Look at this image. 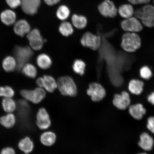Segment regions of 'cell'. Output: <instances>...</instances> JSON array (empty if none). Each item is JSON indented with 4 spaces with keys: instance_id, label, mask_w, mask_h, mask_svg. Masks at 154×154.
Masks as SVG:
<instances>
[{
    "instance_id": "1",
    "label": "cell",
    "mask_w": 154,
    "mask_h": 154,
    "mask_svg": "<svg viewBox=\"0 0 154 154\" xmlns=\"http://www.w3.org/2000/svg\"><path fill=\"white\" fill-rule=\"evenodd\" d=\"M134 16L139 19L143 26L154 27V5L149 4L135 11Z\"/></svg>"
},
{
    "instance_id": "42",
    "label": "cell",
    "mask_w": 154,
    "mask_h": 154,
    "mask_svg": "<svg viewBox=\"0 0 154 154\" xmlns=\"http://www.w3.org/2000/svg\"><path fill=\"white\" fill-rule=\"evenodd\" d=\"M24 154H28L24 153Z\"/></svg>"
},
{
    "instance_id": "38",
    "label": "cell",
    "mask_w": 154,
    "mask_h": 154,
    "mask_svg": "<svg viewBox=\"0 0 154 154\" xmlns=\"http://www.w3.org/2000/svg\"><path fill=\"white\" fill-rule=\"evenodd\" d=\"M147 100L149 103L154 106V92H151L148 96Z\"/></svg>"
},
{
    "instance_id": "5",
    "label": "cell",
    "mask_w": 154,
    "mask_h": 154,
    "mask_svg": "<svg viewBox=\"0 0 154 154\" xmlns=\"http://www.w3.org/2000/svg\"><path fill=\"white\" fill-rule=\"evenodd\" d=\"M20 93L25 100L34 104L40 103L46 96L45 90L40 87L36 88L33 90H23Z\"/></svg>"
},
{
    "instance_id": "13",
    "label": "cell",
    "mask_w": 154,
    "mask_h": 154,
    "mask_svg": "<svg viewBox=\"0 0 154 154\" xmlns=\"http://www.w3.org/2000/svg\"><path fill=\"white\" fill-rule=\"evenodd\" d=\"M40 4V0H21L23 11L26 14L33 15L37 12Z\"/></svg>"
},
{
    "instance_id": "29",
    "label": "cell",
    "mask_w": 154,
    "mask_h": 154,
    "mask_svg": "<svg viewBox=\"0 0 154 154\" xmlns=\"http://www.w3.org/2000/svg\"><path fill=\"white\" fill-rule=\"evenodd\" d=\"M86 67V63L80 59H76L73 63L72 69L76 74L83 75L85 72Z\"/></svg>"
},
{
    "instance_id": "25",
    "label": "cell",
    "mask_w": 154,
    "mask_h": 154,
    "mask_svg": "<svg viewBox=\"0 0 154 154\" xmlns=\"http://www.w3.org/2000/svg\"><path fill=\"white\" fill-rule=\"evenodd\" d=\"M2 66L6 72H13L17 67V61L15 57L10 56L5 57L3 61Z\"/></svg>"
},
{
    "instance_id": "32",
    "label": "cell",
    "mask_w": 154,
    "mask_h": 154,
    "mask_svg": "<svg viewBox=\"0 0 154 154\" xmlns=\"http://www.w3.org/2000/svg\"><path fill=\"white\" fill-rule=\"evenodd\" d=\"M15 92L13 88L9 86L0 87V97L12 98L14 96Z\"/></svg>"
},
{
    "instance_id": "30",
    "label": "cell",
    "mask_w": 154,
    "mask_h": 154,
    "mask_svg": "<svg viewBox=\"0 0 154 154\" xmlns=\"http://www.w3.org/2000/svg\"><path fill=\"white\" fill-rule=\"evenodd\" d=\"M59 31L61 34L65 36H68L72 35L74 32V29L70 23L63 22L60 25Z\"/></svg>"
},
{
    "instance_id": "20",
    "label": "cell",
    "mask_w": 154,
    "mask_h": 154,
    "mask_svg": "<svg viewBox=\"0 0 154 154\" xmlns=\"http://www.w3.org/2000/svg\"><path fill=\"white\" fill-rule=\"evenodd\" d=\"M57 140L56 135L53 132H44L40 137V141L44 146H51L55 143Z\"/></svg>"
},
{
    "instance_id": "2",
    "label": "cell",
    "mask_w": 154,
    "mask_h": 154,
    "mask_svg": "<svg viewBox=\"0 0 154 154\" xmlns=\"http://www.w3.org/2000/svg\"><path fill=\"white\" fill-rule=\"evenodd\" d=\"M141 40L137 33L126 32L123 35L121 46L125 51L132 53L139 49Z\"/></svg>"
},
{
    "instance_id": "10",
    "label": "cell",
    "mask_w": 154,
    "mask_h": 154,
    "mask_svg": "<svg viewBox=\"0 0 154 154\" xmlns=\"http://www.w3.org/2000/svg\"><path fill=\"white\" fill-rule=\"evenodd\" d=\"M27 38L32 49L39 51L43 48L45 40L43 39L39 31L37 29L31 31L28 34Z\"/></svg>"
},
{
    "instance_id": "6",
    "label": "cell",
    "mask_w": 154,
    "mask_h": 154,
    "mask_svg": "<svg viewBox=\"0 0 154 154\" xmlns=\"http://www.w3.org/2000/svg\"><path fill=\"white\" fill-rule=\"evenodd\" d=\"M80 43L84 47L90 48L93 51L99 49L101 43L100 36L86 32L81 38Z\"/></svg>"
},
{
    "instance_id": "9",
    "label": "cell",
    "mask_w": 154,
    "mask_h": 154,
    "mask_svg": "<svg viewBox=\"0 0 154 154\" xmlns=\"http://www.w3.org/2000/svg\"><path fill=\"white\" fill-rule=\"evenodd\" d=\"M131 102L129 94L125 91H122L121 94H115L112 101L114 106L121 110L128 108L130 106Z\"/></svg>"
},
{
    "instance_id": "36",
    "label": "cell",
    "mask_w": 154,
    "mask_h": 154,
    "mask_svg": "<svg viewBox=\"0 0 154 154\" xmlns=\"http://www.w3.org/2000/svg\"><path fill=\"white\" fill-rule=\"evenodd\" d=\"M7 3L12 8H16L21 5V0H6Z\"/></svg>"
},
{
    "instance_id": "41",
    "label": "cell",
    "mask_w": 154,
    "mask_h": 154,
    "mask_svg": "<svg viewBox=\"0 0 154 154\" xmlns=\"http://www.w3.org/2000/svg\"><path fill=\"white\" fill-rule=\"evenodd\" d=\"M153 5H154V0H153Z\"/></svg>"
},
{
    "instance_id": "31",
    "label": "cell",
    "mask_w": 154,
    "mask_h": 154,
    "mask_svg": "<svg viewBox=\"0 0 154 154\" xmlns=\"http://www.w3.org/2000/svg\"><path fill=\"white\" fill-rule=\"evenodd\" d=\"M70 11L66 6L62 5L58 9L57 15L60 20H65L68 18L70 15Z\"/></svg>"
},
{
    "instance_id": "24",
    "label": "cell",
    "mask_w": 154,
    "mask_h": 154,
    "mask_svg": "<svg viewBox=\"0 0 154 154\" xmlns=\"http://www.w3.org/2000/svg\"><path fill=\"white\" fill-rule=\"evenodd\" d=\"M16 123V118L12 113H8L0 117V124L5 128H10L14 126Z\"/></svg>"
},
{
    "instance_id": "35",
    "label": "cell",
    "mask_w": 154,
    "mask_h": 154,
    "mask_svg": "<svg viewBox=\"0 0 154 154\" xmlns=\"http://www.w3.org/2000/svg\"><path fill=\"white\" fill-rule=\"evenodd\" d=\"M132 5H146L149 4L151 0H128Z\"/></svg>"
},
{
    "instance_id": "17",
    "label": "cell",
    "mask_w": 154,
    "mask_h": 154,
    "mask_svg": "<svg viewBox=\"0 0 154 154\" xmlns=\"http://www.w3.org/2000/svg\"><path fill=\"white\" fill-rule=\"evenodd\" d=\"M144 86L143 82L142 81L134 79L131 80L129 83L128 89L133 95H139L143 92Z\"/></svg>"
},
{
    "instance_id": "15",
    "label": "cell",
    "mask_w": 154,
    "mask_h": 154,
    "mask_svg": "<svg viewBox=\"0 0 154 154\" xmlns=\"http://www.w3.org/2000/svg\"><path fill=\"white\" fill-rule=\"evenodd\" d=\"M129 113L133 118L140 120L143 119L146 113V109L142 103H138L130 105L128 107Z\"/></svg>"
},
{
    "instance_id": "22",
    "label": "cell",
    "mask_w": 154,
    "mask_h": 154,
    "mask_svg": "<svg viewBox=\"0 0 154 154\" xmlns=\"http://www.w3.org/2000/svg\"><path fill=\"white\" fill-rule=\"evenodd\" d=\"M36 63L40 68L46 70L51 66L52 61L49 55L47 54H42L37 57Z\"/></svg>"
},
{
    "instance_id": "37",
    "label": "cell",
    "mask_w": 154,
    "mask_h": 154,
    "mask_svg": "<svg viewBox=\"0 0 154 154\" xmlns=\"http://www.w3.org/2000/svg\"><path fill=\"white\" fill-rule=\"evenodd\" d=\"M0 154H16L15 150L11 147H6L1 150Z\"/></svg>"
},
{
    "instance_id": "27",
    "label": "cell",
    "mask_w": 154,
    "mask_h": 154,
    "mask_svg": "<svg viewBox=\"0 0 154 154\" xmlns=\"http://www.w3.org/2000/svg\"><path fill=\"white\" fill-rule=\"evenodd\" d=\"M72 22L75 27L82 29L86 27L88 21L85 17L74 14L72 17Z\"/></svg>"
},
{
    "instance_id": "3",
    "label": "cell",
    "mask_w": 154,
    "mask_h": 154,
    "mask_svg": "<svg viewBox=\"0 0 154 154\" xmlns=\"http://www.w3.org/2000/svg\"><path fill=\"white\" fill-rule=\"evenodd\" d=\"M57 88L63 96L74 97L78 92L77 86L74 80L69 76L60 78L57 81Z\"/></svg>"
},
{
    "instance_id": "26",
    "label": "cell",
    "mask_w": 154,
    "mask_h": 154,
    "mask_svg": "<svg viewBox=\"0 0 154 154\" xmlns=\"http://www.w3.org/2000/svg\"><path fill=\"white\" fill-rule=\"evenodd\" d=\"M2 104L4 111L7 113H12L17 109L16 103L11 98H4Z\"/></svg>"
},
{
    "instance_id": "4",
    "label": "cell",
    "mask_w": 154,
    "mask_h": 154,
    "mask_svg": "<svg viewBox=\"0 0 154 154\" xmlns=\"http://www.w3.org/2000/svg\"><path fill=\"white\" fill-rule=\"evenodd\" d=\"M13 54L17 61V68L20 71L32 58L33 52L30 47L17 46L14 48Z\"/></svg>"
},
{
    "instance_id": "12",
    "label": "cell",
    "mask_w": 154,
    "mask_h": 154,
    "mask_svg": "<svg viewBox=\"0 0 154 154\" xmlns=\"http://www.w3.org/2000/svg\"><path fill=\"white\" fill-rule=\"evenodd\" d=\"M36 118V124L40 129L47 130L51 126V122L49 115L44 108H41L38 109Z\"/></svg>"
},
{
    "instance_id": "39",
    "label": "cell",
    "mask_w": 154,
    "mask_h": 154,
    "mask_svg": "<svg viewBox=\"0 0 154 154\" xmlns=\"http://www.w3.org/2000/svg\"><path fill=\"white\" fill-rule=\"evenodd\" d=\"M44 1L48 5L51 6L59 3L60 0H44Z\"/></svg>"
},
{
    "instance_id": "16",
    "label": "cell",
    "mask_w": 154,
    "mask_h": 154,
    "mask_svg": "<svg viewBox=\"0 0 154 154\" xmlns=\"http://www.w3.org/2000/svg\"><path fill=\"white\" fill-rule=\"evenodd\" d=\"M14 30L17 35L23 37L30 31V27L26 20H20L15 24Z\"/></svg>"
},
{
    "instance_id": "33",
    "label": "cell",
    "mask_w": 154,
    "mask_h": 154,
    "mask_svg": "<svg viewBox=\"0 0 154 154\" xmlns=\"http://www.w3.org/2000/svg\"><path fill=\"white\" fill-rule=\"evenodd\" d=\"M140 77L145 80H149L152 75V72L151 69L147 66H142L140 71Z\"/></svg>"
},
{
    "instance_id": "11",
    "label": "cell",
    "mask_w": 154,
    "mask_h": 154,
    "mask_svg": "<svg viewBox=\"0 0 154 154\" xmlns=\"http://www.w3.org/2000/svg\"><path fill=\"white\" fill-rule=\"evenodd\" d=\"M98 9L100 14L105 17L115 18L118 13V9L110 0H105L99 5Z\"/></svg>"
},
{
    "instance_id": "23",
    "label": "cell",
    "mask_w": 154,
    "mask_h": 154,
    "mask_svg": "<svg viewBox=\"0 0 154 154\" xmlns=\"http://www.w3.org/2000/svg\"><path fill=\"white\" fill-rule=\"evenodd\" d=\"M1 18L2 22L4 24L7 26H11L15 22L16 16L13 11L7 10L1 13Z\"/></svg>"
},
{
    "instance_id": "28",
    "label": "cell",
    "mask_w": 154,
    "mask_h": 154,
    "mask_svg": "<svg viewBox=\"0 0 154 154\" xmlns=\"http://www.w3.org/2000/svg\"><path fill=\"white\" fill-rule=\"evenodd\" d=\"M23 74L29 78H35L37 75V70L34 65L29 63H26L22 69Z\"/></svg>"
},
{
    "instance_id": "40",
    "label": "cell",
    "mask_w": 154,
    "mask_h": 154,
    "mask_svg": "<svg viewBox=\"0 0 154 154\" xmlns=\"http://www.w3.org/2000/svg\"><path fill=\"white\" fill-rule=\"evenodd\" d=\"M137 154H148L146 153H145V152H141V153H138Z\"/></svg>"
},
{
    "instance_id": "8",
    "label": "cell",
    "mask_w": 154,
    "mask_h": 154,
    "mask_svg": "<svg viewBox=\"0 0 154 154\" xmlns=\"http://www.w3.org/2000/svg\"><path fill=\"white\" fill-rule=\"evenodd\" d=\"M87 94L90 96L92 101L100 102L104 98L106 95V91L103 87L97 82H92L89 85Z\"/></svg>"
},
{
    "instance_id": "19",
    "label": "cell",
    "mask_w": 154,
    "mask_h": 154,
    "mask_svg": "<svg viewBox=\"0 0 154 154\" xmlns=\"http://www.w3.org/2000/svg\"><path fill=\"white\" fill-rule=\"evenodd\" d=\"M43 78L42 88L48 92H53L57 88V82L52 76L48 75H44Z\"/></svg>"
},
{
    "instance_id": "34",
    "label": "cell",
    "mask_w": 154,
    "mask_h": 154,
    "mask_svg": "<svg viewBox=\"0 0 154 154\" xmlns=\"http://www.w3.org/2000/svg\"><path fill=\"white\" fill-rule=\"evenodd\" d=\"M147 128L150 132L154 134V116H150L148 118Z\"/></svg>"
},
{
    "instance_id": "14",
    "label": "cell",
    "mask_w": 154,
    "mask_h": 154,
    "mask_svg": "<svg viewBox=\"0 0 154 154\" xmlns=\"http://www.w3.org/2000/svg\"><path fill=\"white\" fill-rule=\"evenodd\" d=\"M154 145L153 138L149 134L144 132L140 134L138 145L140 149L144 151H150L153 149Z\"/></svg>"
},
{
    "instance_id": "21",
    "label": "cell",
    "mask_w": 154,
    "mask_h": 154,
    "mask_svg": "<svg viewBox=\"0 0 154 154\" xmlns=\"http://www.w3.org/2000/svg\"><path fill=\"white\" fill-rule=\"evenodd\" d=\"M18 146L19 149L24 153L29 154L33 151L34 144L31 139L27 137L20 140Z\"/></svg>"
},
{
    "instance_id": "18",
    "label": "cell",
    "mask_w": 154,
    "mask_h": 154,
    "mask_svg": "<svg viewBox=\"0 0 154 154\" xmlns=\"http://www.w3.org/2000/svg\"><path fill=\"white\" fill-rule=\"evenodd\" d=\"M134 7L130 3L124 4L121 5L118 9L119 14L124 19L134 16Z\"/></svg>"
},
{
    "instance_id": "7",
    "label": "cell",
    "mask_w": 154,
    "mask_h": 154,
    "mask_svg": "<svg viewBox=\"0 0 154 154\" xmlns=\"http://www.w3.org/2000/svg\"><path fill=\"white\" fill-rule=\"evenodd\" d=\"M122 29L126 32L137 33L143 29V25L135 16L124 19L121 23Z\"/></svg>"
}]
</instances>
